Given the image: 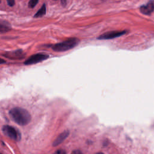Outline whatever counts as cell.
Segmentation results:
<instances>
[{
    "label": "cell",
    "instance_id": "2e32d148",
    "mask_svg": "<svg viewBox=\"0 0 154 154\" xmlns=\"http://www.w3.org/2000/svg\"><path fill=\"white\" fill-rule=\"evenodd\" d=\"M96 154H103V153H102V152H99V153H97Z\"/></svg>",
    "mask_w": 154,
    "mask_h": 154
},
{
    "label": "cell",
    "instance_id": "8fae6325",
    "mask_svg": "<svg viewBox=\"0 0 154 154\" xmlns=\"http://www.w3.org/2000/svg\"><path fill=\"white\" fill-rule=\"evenodd\" d=\"M38 0H29L28 2V7L31 8H34L38 3Z\"/></svg>",
    "mask_w": 154,
    "mask_h": 154
},
{
    "label": "cell",
    "instance_id": "8992f818",
    "mask_svg": "<svg viewBox=\"0 0 154 154\" xmlns=\"http://www.w3.org/2000/svg\"><path fill=\"white\" fill-rule=\"evenodd\" d=\"M140 12L145 15H150L154 11V0H149L140 7Z\"/></svg>",
    "mask_w": 154,
    "mask_h": 154
},
{
    "label": "cell",
    "instance_id": "7c38bea8",
    "mask_svg": "<svg viewBox=\"0 0 154 154\" xmlns=\"http://www.w3.org/2000/svg\"><path fill=\"white\" fill-rule=\"evenodd\" d=\"M54 154H66V152L63 149H58L56 150Z\"/></svg>",
    "mask_w": 154,
    "mask_h": 154
},
{
    "label": "cell",
    "instance_id": "52a82bcc",
    "mask_svg": "<svg viewBox=\"0 0 154 154\" xmlns=\"http://www.w3.org/2000/svg\"><path fill=\"white\" fill-rule=\"evenodd\" d=\"M4 56L11 59H20L23 58L24 54L21 50H17L13 52H8L4 54Z\"/></svg>",
    "mask_w": 154,
    "mask_h": 154
},
{
    "label": "cell",
    "instance_id": "e0dca14e",
    "mask_svg": "<svg viewBox=\"0 0 154 154\" xmlns=\"http://www.w3.org/2000/svg\"><path fill=\"white\" fill-rule=\"evenodd\" d=\"M55 1H56V0H55Z\"/></svg>",
    "mask_w": 154,
    "mask_h": 154
},
{
    "label": "cell",
    "instance_id": "9a60e30c",
    "mask_svg": "<svg viewBox=\"0 0 154 154\" xmlns=\"http://www.w3.org/2000/svg\"><path fill=\"white\" fill-rule=\"evenodd\" d=\"M61 5L64 7L67 4V0H61Z\"/></svg>",
    "mask_w": 154,
    "mask_h": 154
},
{
    "label": "cell",
    "instance_id": "6da1fadb",
    "mask_svg": "<svg viewBox=\"0 0 154 154\" xmlns=\"http://www.w3.org/2000/svg\"><path fill=\"white\" fill-rule=\"evenodd\" d=\"M9 114L14 122L21 126L27 125L31 120V115L29 112L22 108L15 107L11 109Z\"/></svg>",
    "mask_w": 154,
    "mask_h": 154
},
{
    "label": "cell",
    "instance_id": "277c9868",
    "mask_svg": "<svg viewBox=\"0 0 154 154\" xmlns=\"http://www.w3.org/2000/svg\"><path fill=\"white\" fill-rule=\"evenodd\" d=\"M49 58V55L44 54H36L31 55L29 57L25 62L24 64L25 65H31L38 63L42 61H44Z\"/></svg>",
    "mask_w": 154,
    "mask_h": 154
},
{
    "label": "cell",
    "instance_id": "ba28073f",
    "mask_svg": "<svg viewBox=\"0 0 154 154\" xmlns=\"http://www.w3.org/2000/svg\"><path fill=\"white\" fill-rule=\"evenodd\" d=\"M69 131H64V132H63L62 133H61L57 138L56 139L54 140V141L53 142L52 145L54 146H57L58 144H60L61 143H62L69 135Z\"/></svg>",
    "mask_w": 154,
    "mask_h": 154
},
{
    "label": "cell",
    "instance_id": "3957f363",
    "mask_svg": "<svg viewBox=\"0 0 154 154\" xmlns=\"http://www.w3.org/2000/svg\"><path fill=\"white\" fill-rule=\"evenodd\" d=\"M2 131L4 135L14 140H20V132L12 126L4 125L2 128Z\"/></svg>",
    "mask_w": 154,
    "mask_h": 154
},
{
    "label": "cell",
    "instance_id": "5bb4252c",
    "mask_svg": "<svg viewBox=\"0 0 154 154\" xmlns=\"http://www.w3.org/2000/svg\"><path fill=\"white\" fill-rule=\"evenodd\" d=\"M72 154H82V153L79 150H75L72 152Z\"/></svg>",
    "mask_w": 154,
    "mask_h": 154
},
{
    "label": "cell",
    "instance_id": "7a4b0ae2",
    "mask_svg": "<svg viewBox=\"0 0 154 154\" xmlns=\"http://www.w3.org/2000/svg\"><path fill=\"white\" fill-rule=\"evenodd\" d=\"M79 43V40L76 38H70L61 43L55 44L52 49L55 52H64L76 46Z\"/></svg>",
    "mask_w": 154,
    "mask_h": 154
},
{
    "label": "cell",
    "instance_id": "9c48e42d",
    "mask_svg": "<svg viewBox=\"0 0 154 154\" xmlns=\"http://www.w3.org/2000/svg\"><path fill=\"white\" fill-rule=\"evenodd\" d=\"M11 29V25L10 24L5 20H1L0 22V31L1 33L6 32L10 30Z\"/></svg>",
    "mask_w": 154,
    "mask_h": 154
},
{
    "label": "cell",
    "instance_id": "5b68a950",
    "mask_svg": "<svg viewBox=\"0 0 154 154\" xmlns=\"http://www.w3.org/2000/svg\"><path fill=\"white\" fill-rule=\"evenodd\" d=\"M126 32V31H114L108 32H105L100 35L97 38L99 40H108L120 37L121 35L125 34Z\"/></svg>",
    "mask_w": 154,
    "mask_h": 154
},
{
    "label": "cell",
    "instance_id": "4fadbf2b",
    "mask_svg": "<svg viewBox=\"0 0 154 154\" xmlns=\"http://www.w3.org/2000/svg\"><path fill=\"white\" fill-rule=\"evenodd\" d=\"M7 4L9 6L13 7L15 4V1L14 0H7Z\"/></svg>",
    "mask_w": 154,
    "mask_h": 154
},
{
    "label": "cell",
    "instance_id": "30bf717a",
    "mask_svg": "<svg viewBox=\"0 0 154 154\" xmlns=\"http://www.w3.org/2000/svg\"><path fill=\"white\" fill-rule=\"evenodd\" d=\"M46 13V5L45 4H43L41 8L37 11V12L34 14V17H40L43 16H44Z\"/></svg>",
    "mask_w": 154,
    "mask_h": 154
}]
</instances>
